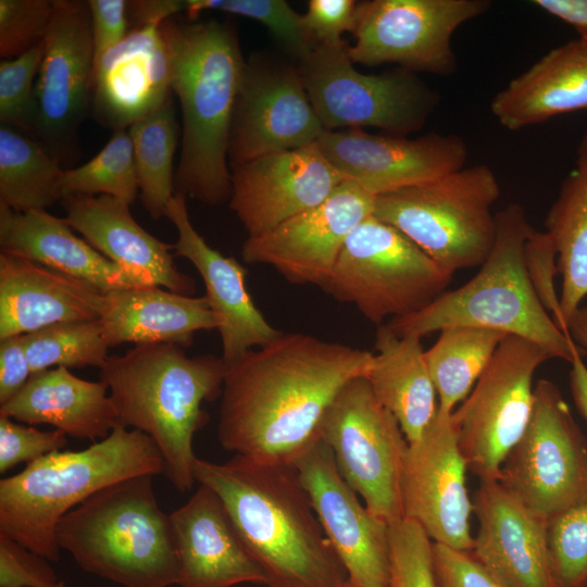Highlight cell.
Masks as SVG:
<instances>
[{
	"label": "cell",
	"instance_id": "5b68a950",
	"mask_svg": "<svg viewBox=\"0 0 587 587\" xmlns=\"http://www.w3.org/2000/svg\"><path fill=\"white\" fill-rule=\"evenodd\" d=\"M165 473L152 439L117 426L82 450H61L0 480V534L55 562L61 519L99 490L124 479Z\"/></svg>",
	"mask_w": 587,
	"mask_h": 587
},
{
	"label": "cell",
	"instance_id": "d590c367",
	"mask_svg": "<svg viewBox=\"0 0 587 587\" xmlns=\"http://www.w3.org/2000/svg\"><path fill=\"white\" fill-rule=\"evenodd\" d=\"M127 130L133 142L141 203L152 218L166 216L175 193L173 163L179 139L173 93Z\"/></svg>",
	"mask_w": 587,
	"mask_h": 587
},
{
	"label": "cell",
	"instance_id": "f35d334b",
	"mask_svg": "<svg viewBox=\"0 0 587 587\" xmlns=\"http://www.w3.org/2000/svg\"><path fill=\"white\" fill-rule=\"evenodd\" d=\"M182 12L196 20L203 11H221L265 26L299 60L316 45L305 32L302 14L285 0H179Z\"/></svg>",
	"mask_w": 587,
	"mask_h": 587
},
{
	"label": "cell",
	"instance_id": "bcb514c9",
	"mask_svg": "<svg viewBox=\"0 0 587 587\" xmlns=\"http://www.w3.org/2000/svg\"><path fill=\"white\" fill-rule=\"evenodd\" d=\"M49 560L0 534V587H54L60 582Z\"/></svg>",
	"mask_w": 587,
	"mask_h": 587
},
{
	"label": "cell",
	"instance_id": "11a10c76",
	"mask_svg": "<svg viewBox=\"0 0 587 587\" xmlns=\"http://www.w3.org/2000/svg\"><path fill=\"white\" fill-rule=\"evenodd\" d=\"M54 587H67L64 582L60 580Z\"/></svg>",
	"mask_w": 587,
	"mask_h": 587
},
{
	"label": "cell",
	"instance_id": "d4e9b609",
	"mask_svg": "<svg viewBox=\"0 0 587 587\" xmlns=\"http://www.w3.org/2000/svg\"><path fill=\"white\" fill-rule=\"evenodd\" d=\"M161 23L135 26L95 65L91 109L101 125L127 129L173 93Z\"/></svg>",
	"mask_w": 587,
	"mask_h": 587
},
{
	"label": "cell",
	"instance_id": "db71d44e",
	"mask_svg": "<svg viewBox=\"0 0 587 587\" xmlns=\"http://www.w3.org/2000/svg\"><path fill=\"white\" fill-rule=\"evenodd\" d=\"M572 340L587 353V304L579 307L567 324Z\"/></svg>",
	"mask_w": 587,
	"mask_h": 587
},
{
	"label": "cell",
	"instance_id": "d6a6232c",
	"mask_svg": "<svg viewBox=\"0 0 587 587\" xmlns=\"http://www.w3.org/2000/svg\"><path fill=\"white\" fill-rule=\"evenodd\" d=\"M545 227L562 277L558 327L569 335V321L587 296V132L578 142L575 167L547 213Z\"/></svg>",
	"mask_w": 587,
	"mask_h": 587
},
{
	"label": "cell",
	"instance_id": "f1b7e54d",
	"mask_svg": "<svg viewBox=\"0 0 587 587\" xmlns=\"http://www.w3.org/2000/svg\"><path fill=\"white\" fill-rule=\"evenodd\" d=\"M580 110H587V40L580 38L549 50L490 102L492 115L511 132Z\"/></svg>",
	"mask_w": 587,
	"mask_h": 587
},
{
	"label": "cell",
	"instance_id": "e0dca14e",
	"mask_svg": "<svg viewBox=\"0 0 587 587\" xmlns=\"http://www.w3.org/2000/svg\"><path fill=\"white\" fill-rule=\"evenodd\" d=\"M374 204L373 195L346 179L319 205L262 235L248 237L242 245V259L247 263L267 264L292 284L323 289L348 236L373 214Z\"/></svg>",
	"mask_w": 587,
	"mask_h": 587
},
{
	"label": "cell",
	"instance_id": "83f0119b",
	"mask_svg": "<svg viewBox=\"0 0 587 587\" xmlns=\"http://www.w3.org/2000/svg\"><path fill=\"white\" fill-rule=\"evenodd\" d=\"M0 247L1 252L85 280L104 292L155 286L109 260L76 236L65 218L46 210L16 212L0 202Z\"/></svg>",
	"mask_w": 587,
	"mask_h": 587
},
{
	"label": "cell",
	"instance_id": "f546056e",
	"mask_svg": "<svg viewBox=\"0 0 587 587\" xmlns=\"http://www.w3.org/2000/svg\"><path fill=\"white\" fill-rule=\"evenodd\" d=\"M0 415L33 426L51 425L92 442L121 425L107 385L77 377L62 366L32 374L16 395L0 404Z\"/></svg>",
	"mask_w": 587,
	"mask_h": 587
},
{
	"label": "cell",
	"instance_id": "ee69618b",
	"mask_svg": "<svg viewBox=\"0 0 587 587\" xmlns=\"http://www.w3.org/2000/svg\"><path fill=\"white\" fill-rule=\"evenodd\" d=\"M67 436L61 430H40L33 425L0 415V473L20 463H32L47 454L64 450Z\"/></svg>",
	"mask_w": 587,
	"mask_h": 587
},
{
	"label": "cell",
	"instance_id": "9a60e30c",
	"mask_svg": "<svg viewBox=\"0 0 587 587\" xmlns=\"http://www.w3.org/2000/svg\"><path fill=\"white\" fill-rule=\"evenodd\" d=\"M36 80L38 140L60 162L91 108L95 52L88 1L54 0Z\"/></svg>",
	"mask_w": 587,
	"mask_h": 587
},
{
	"label": "cell",
	"instance_id": "f6af8a7d",
	"mask_svg": "<svg viewBox=\"0 0 587 587\" xmlns=\"http://www.w3.org/2000/svg\"><path fill=\"white\" fill-rule=\"evenodd\" d=\"M436 587H508L472 551L433 542Z\"/></svg>",
	"mask_w": 587,
	"mask_h": 587
},
{
	"label": "cell",
	"instance_id": "9f6ffc18",
	"mask_svg": "<svg viewBox=\"0 0 587 587\" xmlns=\"http://www.w3.org/2000/svg\"><path fill=\"white\" fill-rule=\"evenodd\" d=\"M346 587H350V585L348 584V586H346Z\"/></svg>",
	"mask_w": 587,
	"mask_h": 587
},
{
	"label": "cell",
	"instance_id": "6da1fadb",
	"mask_svg": "<svg viewBox=\"0 0 587 587\" xmlns=\"http://www.w3.org/2000/svg\"><path fill=\"white\" fill-rule=\"evenodd\" d=\"M373 354L303 333H280L227 365L217 437L234 455L292 463L319 437L328 407Z\"/></svg>",
	"mask_w": 587,
	"mask_h": 587
},
{
	"label": "cell",
	"instance_id": "cb8c5ba5",
	"mask_svg": "<svg viewBox=\"0 0 587 587\" xmlns=\"http://www.w3.org/2000/svg\"><path fill=\"white\" fill-rule=\"evenodd\" d=\"M180 587L266 585L261 567L246 550L220 497L199 485L170 514Z\"/></svg>",
	"mask_w": 587,
	"mask_h": 587
},
{
	"label": "cell",
	"instance_id": "3957f363",
	"mask_svg": "<svg viewBox=\"0 0 587 587\" xmlns=\"http://www.w3.org/2000/svg\"><path fill=\"white\" fill-rule=\"evenodd\" d=\"M172 90L183 117L175 193L215 207L232 193L228 147L246 61L232 25L216 20L161 23Z\"/></svg>",
	"mask_w": 587,
	"mask_h": 587
},
{
	"label": "cell",
	"instance_id": "52a82bcc",
	"mask_svg": "<svg viewBox=\"0 0 587 587\" xmlns=\"http://www.w3.org/2000/svg\"><path fill=\"white\" fill-rule=\"evenodd\" d=\"M153 475L114 483L64 515L55 537L84 571L123 587H170L178 564L170 514L160 508Z\"/></svg>",
	"mask_w": 587,
	"mask_h": 587
},
{
	"label": "cell",
	"instance_id": "603a6c76",
	"mask_svg": "<svg viewBox=\"0 0 587 587\" xmlns=\"http://www.w3.org/2000/svg\"><path fill=\"white\" fill-rule=\"evenodd\" d=\"M166 217L177 230L174 255L188 260L199 272L205 287L204 297L220 321L217 330L224 362L228 365L279 336L282 332L266 321L248 292L247 271L233 257L210 247L195 229L185 196L174 193Z\"/></svg>",
	"mask_w": 587,
	"mask_h": 587
},
{
	"label": "cell",
	"instance_id": "484cf974",
	"mask_svg": "<svg viewBox=\"0 0 587 587\" xmlns=\"http://www.w3.org/2000/svg\"><path fill=\"white\" fill-rule=\"evenodd\" d=\"M104 291L13 254L0 253V340L65 322L99 320Z\"/></svg>",
	"mask_w": 587,
	"mask_h": 587
},
{
	"label": "cell",
	"instance_id": "7402d4cb",
	"mask_svg": "<svg viewBox=\"0 0 587 587\" xmlns=\"http://www.w3.org/2000/svg\"><path fill=\"white\" fill-rule=\"evenodd\" d=\"M473 512L479 525L471 551L508 587H558L547 520L526 508L499 479H479Z\"/></svg>",
	"mask_w": 587,
	"mask_h": 587
},
{
	"label": "cell",
	"instance_id": "5bb4252c",
	"mask_svg": "<svg viewBox=\"0 0 587 587\" xmlns=\"http://www.w3.org/2000/svg\"><path fill=\"white\" fill-rule=\"evenodd\" d=\"M488 0H372L358 2L353 63H396L416 73L450 76L458 70L452 36L486 13Z\"/></svg>",
	"mask_w": 587,
	"mask_h": 587
},
{
	"label": "cell",
	"instance_id": "681fc988",
	"mask_svg": "<svg viewBox=\"0 0 587 587\" xmlns=\"http://www.w3.org/2000/svg\"><path fill=\"white\" fill-rule=\"evenodd\" d=\"M95 65L128 35V1L88 0Z\"/></svg>",
	"mask_w": 587,
	"mask_h": 587
},
{
	"label": "cell",
	"instance_id": "4dcf8cb0",
	"mask_svg": "<svg viewBox=\"0 0 587 587\" xmlns=\"http://www.w3.org/2000/svg\"><path fill=\"white\" fill-rule=\"evenodd\" d=\"M99 321L109 347L125 342L191 346L195 333L218 329L204 296L179 295L160 286L104 292Z\"/></svg>",
	"mask_w": 587,
	"mask_h": 587
},
{
	"label": "cell",
	"instance_id": "60d3db41",
	"mask_svg": "<svg viewBox=\"0 0 587 587\" xmlns=\"http://www.w3.org/2000/svg\"><path fill=\"white\" fill-rule=\"evenodd\" d=\"M43 41L22 55L0 62L1 125L33 133L36 120V76L43 58Z\"/></svg>",
	"mask_w": 587,
	"mask_h": 587
},
{
	"label": "cell",
	"instance_id": "30bf717a",
	"mask_svg": "<svg viewBox=\"0 0 587 587\" xmlns=\"http://www.w3.org/2000/svg\"><path fill=\"white\" fill-rule=\"evenodd\" d=\"M344 40L316 43L298 70L325 130L376 127L405 136L423 128L440 97L416 73L358 71Z\"/></svg>",
	"mask_w": 587,
	"mask_h": 587
},
{
	"label": "cell",
	"instance_id": "e575fe53",
	"mask_svg": "<svg viewBox=\"0 0 587 587\" xmlns=\"http://www.w3.org/2000/svg\"><path fill=\"white\" fill-rule=\"evenodd\" d=\"M505 336L473 326L440 330L436 342L424 352L439 409L452 413L467 397Z\"/></svg>",
	"mask_w": 587,
	"mask_h": 587
},
{
	"label": "cell",
	"instance_id": "9c48e42d",
	"mask_svg": "<svg viewBox=\"0 0 587 587\" xmlns=\"http://www.w3.org/2000/svg\"><path fill=\"white\" fill-rule=\"evenodd\" d=\"M452 277L401 232L372 214L348 236L323 290L353 304L379 326L386 319L408 316L428 305Z\"/></svg>",
	"mask_w": 587,
	"mask_h": 587
},
{
	"label": "cell",
	"instance_id": "f907efd6",
	"mask_svg": "<svg viewBox=\"0 0 587 587\" xmlns=\"http://www.w3.org/2000/svg\"><path fill=\"white\" fill-rule=\"evenodd\" d=\"M32 376L23 335L8 337L0 342V404L5 403Z\"/></svg>",
	"mask_w": 587,
	"mask_h": 587
},
{
	"label": "cell",
	"instance_id": "1f68e13d",
	"mask_svg": "<svg viewBox=\"0 0 587 587\" xmlns=\"http://www.w3.org/2000/svg\"><path fill=\"white\" fill-rule=\"evenodd\" d=\"M375 350L365 377L412 444L422 437L439 407L421 338L398 336L383 324L377 326Z\"/></svg>",
	"mask_w": 587,
	"mask_h": 587
},
{
	"label": "cell",
	"instance_id": "ab89813d",
	"mask_svg": "<svg viewBox=\"0 0 587 587\" xmlns=\"http://www.w3.org/2000/svg\"><path fill=\"white\" fill-rule=\"evenodd\" d=\"M547 541L558 587H587V499L547 521Z\"/></svg>",
	"mask_w": 587,
	"mask_h": 587
},
{
	"label": "cell",
	"instance_id": "7c38bea8",
	"mask_svg": "<svg viewBox=\"0 0 587 587\" xmlns=\"http://www.w3.org/2000/svg\"><path fill=\"white\" fill-rule=\"evenodd\" d=\"M553 359L538 344L507 335L471 392L451 413L467 470L499 479L501 465L522 437L534 403L536 370Z\"/></svg>",
	"mask_w": 587,
	"mask_h": 587
},
{
	"label": "cell",
	"instance_id": "c3c4849f",
	"mask_svg": "<svg viewBox=\"0 0 587 587\" xmlns=\"http://www.w3.org/2000/svg\"><path fill=\"white\" fill-rule=\"evenodd\" d=\"M555 257L550 235L533 228L525 245L527 270L541 302L558 326L560 304L553 286V276L558 272Z\"/></svg>",
	"mask_w": 587,
	"mask_h": 587
},
{
	"label": "cell",
	"instance_id": "44dd1931",
	"mask_svg": "<svg viewBox=\"0 0 587 587\" xmlns=\"http://www.w3.org/2000/svg\"><path fill=\"white\" fill-rule=\"evenodd\" d=\"M229 208L248 233L262 235L319 205L346 180L319 142L232 166Z\"/></svg>",
	"mask_w": 587,
	"mask_h": 587
},
{
	"label": "cell",
	"instance_id": "ffe728a7",
	"mask_svg": "<svg viewBox=\"0 0 587 587\" xmlns=\"http://www.w3.org/2000/svg\"><path fill=\"white\" fill-rule=\"evenodd\" d=\"M317 142L346 179L374 197L436 180L464 167L469 157L455 134L408 138L350 128L325 130Z\"/></svg>",
	"mask_w": 587,
	"mask_h": 587
},
{
	"label": "cell",
	"instance_id": "8d00e7d4",
	"mask_svg": "<svg viewBox=\"0 0 587 587\" xmlns=\"http://www.w3.org/2000/svg\"><path fill=\"white\" fill-rule=\"evenodd\" d=\"M138 191L133 142L127 129L114 130L91 160L78 167L64 170L61 178L62 199L104 195L130 205Z\"/></svg>",
	"mask_w": 587,
	"mask_h": 587
},
{
	"label": "cell",
	"instance_id": "b9f144b4",
	"mask_svg": "<svg viewBox=\"0 0 587 587\" xmlns=\"http://www.w3.org/2000/svg\"><path fill=\"white\" fill-rule=\"evenodd\" d=\"M432 546L423 527L411 519L389 525V587H436Z\"/></svg>",
	"mask_w": 587,
	"mask_h": 587
},
{
	"label": "cell",
	"instance_id": "277c9868",
	"mask_svg": "<svg viewBox=\"0 0 587 587\" xmlns=\"http://www.w3.org/2000/svg\"><path fill=\"white\" fill-rule=\"evenodd\" d=\"M227 364L212 354L188 357L175 344L135 345L109 355L100 380L118 422L149 436L165 462V475L179 491L195 484L192 441L205 424L202 403L222 394Z\"/></svg>",
	"mask_w": 587,
	"mask_h": 587
},
{
	"label": "cell",
	"instance_id": "f5cc1de1",
	"mask_svg": "<svg viewBox=\"0 0 587 587\" xmlns=\"http://www.w3.org/2000/svg\"><path fill=\"white\" fill-rule=\"evenodd\" d=\"M583 357V354H578L571 362L569 383L575 407L587 422V366Z\"/></svg>",
	"mask_w": 587,
	"mask_h": 587
},
{
	"label": "cell",
	"instance_id": "4fadbf2b",
	"mask_svg": "<svg viewBox=\"0 0 587 587\" xmlns=\"http://www.w3.org/2000/svg\"><path fill=\"white\" fill-rule=\"evenodd\" d=\"M499 482L547 521L587 499V437L551 380L535 385L530 419Z\"/></svg>",
	"mask_w": 587,
	"mask_h": 587
},
{
	"label": "cell",
	"instance_id": "816d5d0a",
	"mask_svg": "<svg viewBox=\"0 0 587 587\" xmlns=\"http://www.w3.org/2000/svg\"><path fill=\"white\" fill-rule=\"evenodd\" d=\"M532 3L571 25L578 38L587 40V0H534Z\"/></svg>",
	"mask_w": 587,
	"mask_h": 587
},
{
	"label": "cell",
	"instance_id": "8992f818",
	"mask_svg": "<svg viewBox=\"0 0 587 587\" xmlns=\"http://www.w3.org/2000/svg\"><path fill=\"white\" fill-rule=\"evenodd\" d=\"M494 247L477 274L428 305L387 325L398 336L423 338L451 326L498 330L532 340L552 358L572 362L587 353L554 323L529 276L525 245L533 229L524 208L509 203L496 213Z\"/></svg>",
	"mask_w": 587,
	"mask_h": 587
},
{
	"label": "cell",
	"instance_id": "8fae6325",
	"mask_svg": "<svg viewBox=\"0 0 587 587\" xmlns=\"http://www.w3.org/2000/svg\"><path fill=\"white\" fill-rule=\"evenodd\" d=\"M319 436L367 510L391 525L404 517L401 476L409 442L365 376L348 382L325 412Z\"/></svg>",
	"mask_w": 587,
	"mask_h": 587
},
{
	"label": "cell",
	"instance_id": "ba28073f",
	"mask_svg": "<svg viewBox=\"0 0 587 587\" xmlns=\"http://www.w3.org/2000/svg\"><path fill=\"white\" fill-rule=\"evenodd\" d=\"M500 196L486 164L462 167L436 180L375 197L373 215L394 226L441 268L480 266L497 234L491 208Z\"/></svg>",
	"mask_w": 587,
	"mask_h": 587
},
{
	"label": "cell",
	"instance_id": "4316f807",
	"mask_svg": "<svg viewBox=\"0 0 587 587\" xmlns=\"http://www.w3.org/2000/svg\"><path fill=\"white\" fill-rule=\"evenodd\" d=\"M61 202L68 225L109 260L155 286L192 296L195 280L177 270L171 253L173 245L143 229L133 217L129 204L104 195L72 196Z\"/></svg>",
	"mask_w": 587,
	"mask_h": 587
},
{
	"label": "cell",
	"instance_id": "7a4b0ae2",
	"mask_svg": "<svg viewBox=\"0 0 587 587\" xmlns=\"http://www.w3.org/2000/svg\"><path fill=\"white\" fill-rule=\"evenodd\" d=\"M199 485L222 500L267 587H346L348 574L327 539L292 463L234 455L224 463L199 459Z\"/></svg>",
	"mask_w": 587,
	"mask_h": 587
},
{
	"label": "cell",
	"instance_id": "2e32d148",
	"mask_svg": "<svg viewBox=\"0 0 587 587\" xmlns=\"http://www.w3.org/2000/svg\"><path fill=\"white\" fill-rule=\"evenodd\" d=\"M324 133L298 67L261 55L246 61L232 122L229 167L317 142Z\"/></svg>",
	"mask_w": 587,
	"mask_h": 587
},
{
	"label": "cell",
	"instance_id": "ac0fdd59",
	"mask_svg": "<svg viewBox=\"0 0 587 587\" xmlns=\"http://www.w3.org/2000/svg\"><path fill=\"white\" fill-rule=\"evenodd\" d=\"M350 587H389V525L361 503L319 436L292 462Z\"/></svg>",
	"mask_w": 587,
	"mask_h": 587
},
{
	"label": "cell",
	"instance_id": "d6986e66",
	"mask_svg": "<svg viewBox=\"0 0 587 587\" xmlns=\"http://www.w3.org/2000/svg\"><path fill=\"white\" fill-rule=\"evenodd\" d=\"M466 463L458 446L451 413L438 407L422 437L405 451L401 497L404 517L419 523L433 542L471 551L473 501Z\"/></svg>",
	"mask_w": 587,
	"mask_h": 587
},
{
	"label": "cell",
	"instance_id": "7bdbcfd3",
	"mask_svg": "<svg viewBox=\"0 0 587 587\" xmlns=\"http://www.w3.org/2000/svg\"><path fill=\"white\" fill-rule=\"evenodd\" d=\"M54 0H0V55L10 60L43 41Z\"/></svg>",
	"mask_w": 587,
	"mask_h": 587
},
{
	"label": "cell",
	"instance_id": "836d02e7",
	"mask_svg": "<svg viewBox=\"0 0 587 587\" xmlns=\"http://www.w3.org/2000/svg\"><path fill=\"white\" fill-rule=\"evenodd\" d=\"M60 161L36 138L0 127V202L16 212L46 210L62 200Z\"/></svg>",
	"mask_w": 587,
	"mask_h": 587
},
{
	"label": "cell",
	"instance_id": "7dc6e473",
	"mask_svg": "<svg viewBox=\"0 0 587 587\" xmlns=\"http://www.w3.org/2000/svg\"><path fill=\"white\" fill-rule=\"evenodd\" d=\"M357 5L352 0H310L303 27L315 43L341 42L344 33H353Z\"/></svg>",
	"mask_w": 587,
	"mask_h": 587
},
{
	"label": "cell",
	"instance_id": "74e56055",
	"mask_svg": "<svg viewBox=\"0 0 587 587\" xmlns=\"http://www.w3.org/2000/svg\"><path fill=\"white\" fill-rule=\"evenodd\" d=\"M32 374L55 367H101L110 348L99 320L58 323L23 335Z\"/></svg>",
	"mask_w": 587,
	"mask_h": 587
}]
</instances>
